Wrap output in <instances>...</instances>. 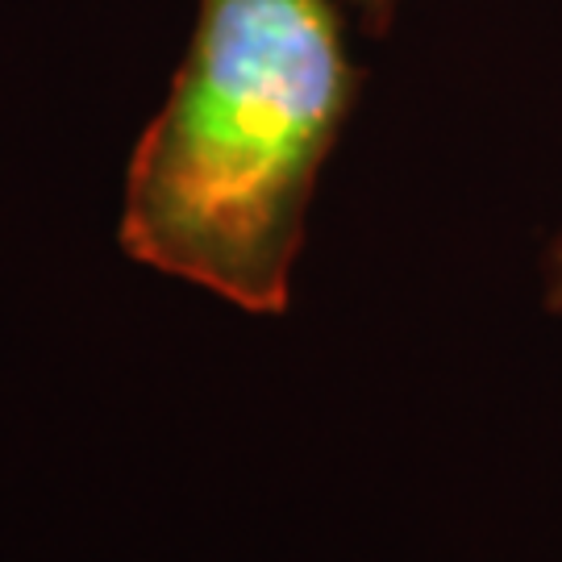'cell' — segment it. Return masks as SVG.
Instances as JSON below:
<instances>
[{
    "instance_id": "obj_3",
    "label": "cell",
    "mask_w": 562,
    "mask_h": 562,
    "mask_svg": "<svg viewBox=\"0 0 562 562\" xmlns=\"http://www.w3.org/2000/svg\"><path fill=\"white\" fill-rule=\"evenodd\" d=\"M338 4L367 25V34H383L396 18V9H401V0H338Z\"/></svg>"
},
{
    "instance_id": "obj_1",
    "label": "cell",
    "mask_w": 562,
    "mask_h": 562,
    "mask_svg": "<svg viewBox=\"0 0 562 562\" xmlns=\"http://www.w3.org/2000/svg\"><path fill=\"white\" fill-rule=\"evenodd\" d=\"M338 0H201L125 171L121 250L276 317L359 71Z\"/></svg>"
},
{
    "instance_id": "obj_2",
    "label": "cell",
    "mask_w": 562,
    "mask_h": 562,
    "mask_svg": "<svg viewBox=\"0 0 562 562\" xmlns=\"http://www.w3.org/2000/svg\"><path fill=\"white\" fill-rule=\"evenodd\" d=\"M542 301H546V308L562 322V225L542 255Z\"/></svg>"
}]
</instances>
